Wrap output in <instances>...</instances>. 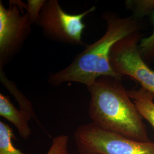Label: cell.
I'll return each instance as SVG.
<instances>
[{
    "label": "cell",
    "instance_id": "6da1fadb",
    "mask_svg": "<svg viewBox=\"0 0 154 154\" xmlns=\"http://www.w3.org/2000/svg\"><path fill=\"white\" fill-rule=\"evenodd\" d=\"M106 23L105 34L91 44L88 45L65 68L50 74L48 82L53 86L65 83L76 82L91 85L98 78L111 77L122 79L112 70L110 63L111 50L120 39L140 32V25L134 17H122L113 12L102 15Z\"/></svg>",
    "mask_w": 154,
    "mask_h": 154
},
{
    "label": "cell",
    "instance_id": "7a4b0ae2",
    "mask_svg": "<svg viewBox=\"0 0 154 154\" xmlns=\"http://www.w3.org/2000/svg\"><path fill=\"white\" fill-rule=\"evenodd\" d=\"M102 77L87 87L90 94L88 115L94 124L132 140L149 142L143 118L121 83Z\"/></svg>",
    "mask_w": 154,
    "mask_h": 154
},
{
    "label": "cell",
    "instance_id": "3957f363",
    "mask_svg": "<svg viewBox=\"0 0 154 154\" xmlns=\"http://www.w3.org/2000/svg\"><path fill=\"white\" fill-rule=\"evenodd\" d=\"M74 140L81 154H154V142H140L110 132L93 123L78 127Z\"/></svg>",
    "mask_w": 154,
    "mask_h": 154
},
{
    "label": "cell",
    "instance_id": "277c9868",
    "mask_svg": "<svg viewBox=\"0 0 154 154\" xmlns=\"http://www.w3.org/2000/svg\"><path fill=\"white\" fill-rule=\"evenodd\" d=\"M96 7L77 14L64 11L58 0L45 1L35 24L47 38L64 44L86 46L82 33L86 28L83 18L95 11Z\"/></svg>",
    "mask_w": 154,
    "mask_h": 154
},
{
    "label": "cell",
    "instance_id": "5b68a950",
    "mask_svg": "<svg viewBox=\"0 0 154 154\" xmlns=\"http://www.w3.org/2000/svg\"><path fill=\"white\" fill-rule=\"evenodd\" d=\"M26 8L21 1H9L8 8L0 1V70L20 51L30 34L32 24L23 12Z\"/></svg>",
    "mask_w": 154,
    "mask_h": 154
},
{
    "label": "cell",
    "instance_id": "8992f818",
    "mask_svg": "<svg viewBox=\"0 0 154 154\" xmlns=\"http://www.w3.org/2000/svg\"><path fill=\"white\" fill-rule=\"evenodd\" d=\"M142 36L138 32L116 42L111 50L110 65L120 77H129L154 94V70L144 61L139 50Z\"/></svg>",
    "mask_w": 154,
    "mask_h": 154
},
{
    "label": "cell",
    "instance_id": "52a82bcc",
    "mask_svg": "<svg viewBox=\"0 0 154 154\" xmlns=\"http://www.w3.org/2000/svg\"><path fill=\"white\" fill-rule=\"evenodd\" d=\"M0 116L11 122L16 127L20 137L27 139L31 135L32 131L28 122L32 118L12 103L9 97L0 93Z\"/></svg>",
    "mask_w": 154,
    "mask_h": 154
},
{
    "label": "cell",
    "instance_id": "ba28073f",
    "mask_svg": "<svg viewBox=\"0 0 154 154\" xmlns=\"http://www.w3.org/2000/svg\"><path fill=\"white\" fill-rule=\"evenodd\" d=\"M128 94L143 119L154 128V94L140 87L128 90Z\"/></svg>",
    "mask_w": 154,
    "mask_h": 154
},
{
    "label": "cell",
    "instance_id": "9c48e42d",
    "mask_svg": "<svg viewBox=\"0 0 154 154\" xmlns=\"http://www.w3.org/2000/svg\"><path fill=\"white\" fill-rule=\"evenodd\" d=\"M0 81L2 85L7 88V90L13 95V96L17 101L20 106V109L26 113L29 116H30L32 118L35 120V121L39 125H41L37 118V116H35V114L33 110V107L30 101L21 92V91H20L19 89L17 88L16 85L6 77L3 71V69L0 70Z\"/></svg>",
    "mask_w": 154,
    "mask_h": 154
},
{
    "label": "cell",
    "instance_id": "30bf717a",
    "mask_svg": "<svg viewBox=\"0 0 154 154\" xmlns=\"http://www.w3.org/2000/svg\"><path fill=\"white\" fill-rule=\"evenodd\" d=\"M13 139L16 138L11 127L0 122V154H25L14 146Z\"/></svg>",
    "mask_w": 154,
    "mask_h": 154
},
{
    "label": "cell",
    "instance_id": "8fae6325",
    "mask_svg": "<svg viewBox=\"0 0 154 154\" xmlns=\"http://www.w3.org/2000/svg\"><path fill=\"white\" fill-rule=\"evenodd\" d=\"M125 4L132 16L138 20L154 11V0H127Z\"/></svg>",
    "mask_w": 154,
    "mask_h": 154
},
{
    "label": "cell",
    "instance_id": "7c38bea8",
    "mask_svg": "<svg viewBox=\"0 0 154 154\" xmlns=\"http://www.w3.org/2000/svg\"><path fill=\"white\" fill-rule=\"evenodd\" d=\"M154 29L152 34L147 37L142 38L139 44V50L144 61L148 65L154 62V12L152 14Z\"/></svg>",
    "mask_w": 154,
    "mask_h": 154
},
{
    "label": "cell",
    "instance_id": "4fadbf2b",
    "mask_svg": "<svg viewBox=\"0 0 154 154\" xmlns=\"http://www.w3.org/2000/svg\"><path fill=\"white\" fill-rule=\"evenodd\" d=\"M69 137L66 135H60L52 140L51 144L46 154H69L68 152Z\"/></svg>",
    "mask_w": 154,
    "mask_h": 154
},
{
    "label": "cell",
    "instance_id": "5bb4252c",
    "mask_svg": "<svg viewBox=\"0 0 154 154\" xmlns=\"http://www.w3.org/2000/svg\"><path fill=\"white\" fill-rule=\"evenodd\" d=\"M45 1V0H28L26 12L32 25L37 22Z\"/></svg>",
    "mask_w": 154,
    "mask_h": 154
},
{
    "label": "cell",
    "instance_id": "9a60e30c",
    "mask_svg": "<svg viewBox=\"0 0 154 154\" xmlns=\"http://www.w3.org/2000/svg\"><path fill=\"white\" fill-rule=\"evenodd\" d=\"M97 154V153H90V154Z\"/></svg>",
    "mask_w": 154,
    "mask_h": 154
}]
</instances>
